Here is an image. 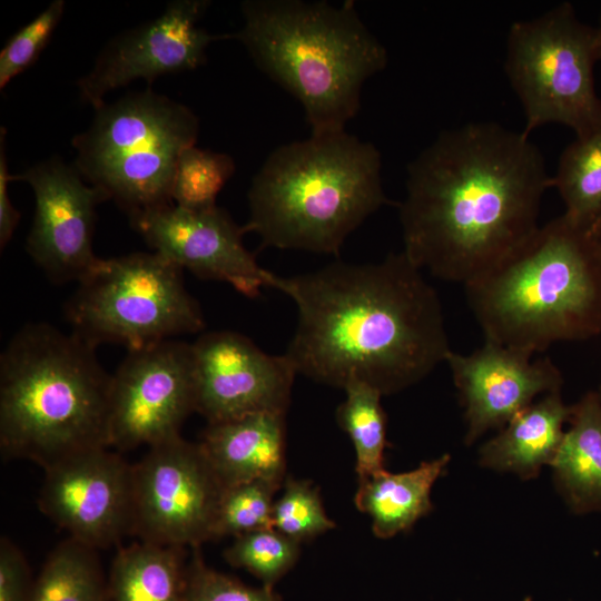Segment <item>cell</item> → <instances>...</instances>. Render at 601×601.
<instances>
[{
  "label": "cell",
  "instance_id": "obj_32",
  "mask_svg": "<svg viewBox=\"0 0 601 601\" xmlns=\"http://www.w3.org/2000/svg\"><path fill=\"white\" fill-rule=\"evenodd\" d=\"M23 553L8 538L0 541V601H29L32 590Z\"/></svg>",
  "mask_w": 601,
  "mask_h": 601
},
{
  "label": "cell",
  "instance_id": "obj_9",
  "mask_svg": "<svg viewBox=\"0 0 601 601\" xmlns=\"http://www.w3.org/2000/svg\"><path fill=\"white\" fill-rule=\"evenodd\" d=\"M597 63V29L581 21L570 2L513 22L504 70L523 108V131L529 135L540 126L561 124L583 136L601 128Z\"/></svg>",
  "mask_w": 601,
  "mask_h": 601
},
{
  "label": "cell",
  "instance_id": "obj_19",
  "mask_svg": "<svg viewBox=\"0 0 601 601\" xmlns=\"http://www.w3.org/2000/svg\"><path fill=\"white\" fill-rule=\"evenodd\" d=\"M571 413L561 391L541 396L518 413L479 451V464L521 480L535 479L551 466Z\"/></svg>",
  "mask_w": 601,
  "mask_h": 601
},
{
  "label": "cell",
  "instance_id": "obj_6",
  "mask_svg": "<svg viewBox=\"0 0 601 601\" xmlns=\"http://www.w3.org/2000/svg\"><path fill=\"white\" fill-rule=\"evenodd\" d=\"M244 233L262 247L338 255L362 223L390 204L382 156L346 131L311 135L274 149L248 190Z\"/></svg>",
  "mask_w": 601,
  "mask_h": 601
},
{
  "label": "cell",
  "instance_id": "obj_33",
  "mask_svg": "<svg viewBox=\"0 0 601 601\" xmlns=\"http://www.w3.org/2000/svg\"><path fill=\"white\" fill-rule=\"evenodd\" d=\"M6 130L1 128L0 136V246L3 248L11 239L18 223L20 213L12 205L8 185L12 181V175L9 174L6 155Z\"/></svg>",
  "mask_w": 601,
  "mask_h": 601
},
{
  "label": "cell",
  "instance_id": "obj_11",
  "mask_svg": "<svg viewBox=\"0 0 601 601\" xmlns=\"http://www.w3.org/2000/svg\"><path fill=\"white\" fill-rule=\"evenodd\" d=\"M193 412L191 344L173 338L129 351L111 375L108 445L120 453L171 440Z\"/></svg>",
  "mask_w": 601,
  "mask_h": 601
},
{
  "label": "cell",
  "instance_id": "obj_16",
  "mask_svg": "<svg viewBox=\"0 0 601 601\" xmlns=\"http://www.w3.org/2000/svg\"><path fill=\"white\" fill-rule=\"evenodd\" d=\"M129 218L154 252L199 278L227 283L250 298L272 287L275 274L259 266L243 244V226L218 206L191 210L170 204Z\"/></svg>",
  "mask_w": 601,
  "mask_h": 601
},
{
  "label": "cell",
  "instance_id": "obj_20",
  "mask_svg": "<svg viewBox=\"0 0 601 601\" xmlns=\"http://www.w3.org/2000/svg\"><path fill=\"white\" fill-rule=\"evenodd\" d=\"M568 424L550 466L555 486L572 513H601V398L597 390L571 405Z\"/></svg>",
  "mask_w": 601,
  "mask_h": 601
},
{
  "label": "cell",
  "instance_id": "obj_3",
  "mask_svg": "<svg viewBox=\"0 0 601 601\" xmlns=\"http://www.w3.org/2000/svg\"><path fill=\"white\" fill-rule=\"evenodd\" d=\"M464 287L484 341L533 356L601 334V250L563 214Z\"/></svg>",
  "mask_w": 601,
  "mask_h": 601
},
{
  "label": "cell",
  "instance_id": "obj_31",
  "mask_svg": "<svg viewBox=\"0 0 601 601\" xmlns=\"http://www.w3.org/2000/svg\"><path fill=\"white\" fill-rule=\"evenodd\" d=\"M193 549L187 563L186 601H282L274 588L249 587L228 574L208 566L200 546Z\"/></svg>",
  "mask_w": 601,
  "mask_h": 601
},
{
  "label": "cell",
  "instance_id": "obj_36",
  "mask_svg": "<svg viewBox=\"0 0 601 601\" xmlns=\"http://www.w3.org/2000/svg\"><path fill=\"white\" fill-rule=\"evenodd\" d=\"M597 391H598L599 396H600V398H601V384H600V386H599V388H598Z\"/></svg>",
  "mask_w": 601,
  "mask_h": 601
},
{
  "label": "cell",
  "instance_id": "obj_23",
  "mask_svg": "<svg viewBox=\"0 0 601 601\" xmlns=\"http://www.w3.org/2000/svg\"><path fill=\"white\" fill-rule=\"evenodd\" d=\"M97 550L68 536L49 554L29 601H109Z\"/></svg>",
  "mask_w": 601,
  "mask_h": 601
},
{
  "label": "cell",
  "instance_id": "obj_2",
  "mask_svg": "<svg viewBox=\"0 0 601 601\" xmlns=\"http://www.w3.org/2000/svg\"><path fill=\"white\" fill-rule=\"evenodd\" d=\"M272 287L296 305L285 355L297 374L343 388L361 381L383 395L407 388L452 352L436 290L406 254L368 264L333 262Z\"/></svg>",
  "mask_w": 601,
  "mask_h": 601
},
{
  "label": "cell",
  "instance_id": "obj_22",
  "mask_svg": "<svg viewBox=\"0 0 601 601\" xmlns=\"http://www.w3.org/2000/svg\"><path fill=\"white\" fill-rule=\"evenodd\" d=\"M186 548L139 541L120 548L109 578V601H186Z\"/></svg>",
  "mask_w": 601,
  "mask_h": 601
},
{
  "label": "cell",
  "instance_id": "obj_17",
  "mask_svg": "<svg viewBox=\"0 0 601 601\" xmlns=\"http://www.w3.org/2000/svg\"><path fill=\"white\" fill-rule=\"evenodd\" d=\"M464 410L466 445L487 431L501 430L543 395L559 392L561 371L549 358L490 341L470 354L451 352L445 362Z\"/></svg>",
  "mask_w": 601,
  "mask_h": 601
},
{
  "label": "cell",
  "instance_id": "obj_29",
  "mask_svg": "<svg viewBox=\"0 0 601 601\" xmlns=\"http://www.w3.org/2000/svg\"><path fill=\"white\" fill-rule=\"evenodd\" d=\"M272 526L300 544L334 529L335 522L326 514L317 487L288 476L274 502Z\"/></svg>",
  "mask_w": 601,
  "mask_h": 601
},
{
  "label": "cell",
  "instance_id": "obj_7",
  "mask_svg": "<svg viewBox=\"0 0 601 601\" xmlns=\"http://www.w3.org/2000/svg\"><path fill=\"white\" fill-rule=\"evenodd\" d=\"M90 126L72 138L73 166L106 199L129 216L173 204L177 161L194 146V111L151 88L95 109Z\"/></svg>",
  "mask_w": 601,
  "mask_h": 601
},
{
  "label": "cell",
  "instance_id": "obj_21",
  "mask_svg": "<svg viewBox=\"0 0 601 601\" xmlns=\"http://www.w3.org/2000/svg\"><path fill=\"white\" fill-rule=\"evenodd\" d=\"M449 462L450 455L443 454L407 472L391 473L384 469L358 481L354 502L370 516L373 533L390 539L428 514L433 509L432 487Z\"/></svg>",
  "mask_w": 601,
  "mask_h": 601
},
{
  "label": "cell",
  "instance_id": "obj_28",
  "mask_svg": "<svg viewBox=\"0 0 601 601\" xmlns=\"http://www.w3.org/2000/svg\"><path fill=\"white\" fill-rule=\"evenodd\" d=\"M282 485L263 480L223 489L215 516L211 541L238 536L272 526L274 495Z\"/></svg>",
  "mask_w": 601,
  "mask_h": 601
},
{
  "label": "cell",
  "instance_id": "obj_37",
  "mask_svg": "<svg viewBox=\"0 0 601 601\" xmlns=\"http://www.w3.org/2000/svg\"><path fill=\"white\" fill-rule=\"evenodd\" d=\"M522 601H532L530 597L523 599Z\"/></svg>",
  "mask_w": 601,
  "mask_h": 601
},
{
  "label": "cell",
  "instance_id": "obj_8",
  "mask_svg": "<svg viewBox=\"0 0 601 601\" xmlns=\"http://www.w3.org/2000/svg\"><path fill=\"white\" fill-rule=\"evenodd\" d=\"M181 272L156 252L99 258L67 303L71 333L93 347L135 351L201 331V308Z\"/></svg>",
  "mask_w": 601,
  "mask_h": 601
},
{
  "label": "cell",
  "instance_id": "obj_4",
  "mask_svg": "<svg viewBox=\"0 0 601 601\" xmlns=\"http://www.w3.org/2000/svg\"><path fill=\"white\" fill-rule=\"evenodd\" d=\"M240 8L244 24L231 39L302 104L311 135L345 131L363 85L388 61L354 1L246 0Z\"/></svg>",
  "mask_w": 601,
  "mask_h": 601
},
{
  "label": "cell",
  "instance_id": "obj_30",
  "mask_svg": "<svg viewBox=\"0 0 601 601\" xmlns=\"http://www.w3.org/2000/svg\"><path fill=\"white\" fill-rule=\"evenodd\" d=\"M65 7L63 0L52 1L7 41L0 52L1 89L39 58L60 22Z\"/></svg>",
  "mask_w": 601,
  "mask_h": 601
},
{
  "label": "cell",
  "instance_id": "obj_14",
  "mask_svg": "<svg viewBox=\"0 0 601 601\" xmlns=\"http://www.w3.org/2000/svg\"><path fill=\"white\" fill-rule=\"evenodd\" d=\"M191 346L196 412L208 424L259 412L286 414L297 372L285 354H267L231 331L203 334Z\"/></svg>",
  "mask_w": 601,
  "mask_h": 601
},
{
  "label": "cell",
  "instance_id": "obj_25",
  "mask_svg": "<svg viewBox=\"0 0 601 601\" xmlns=\"http://www.w3.org/2000/svg\"><path fill=\"white\" fill-rule=\"evenodd\" d=\"M346 397L336 411L339 426L349 436L356 454L358 481L384 470L386 416L383 394L368 383L348 382L343 387Z\"/></svg>",
  "mask_w": 601,
  "mask_h": 601
},
{
  "label": "cell",
  "instance_id": "obj_1",
  "mask_svg": "<svg viewBox=\"0 0 601 601\" xmlns=\"http://www.w3.org/2000/svg\"><path fill=\"white\" fill-rule=\"evenodd\" d=\"M406 171L398 204L403 252L421 270L464 286L539 228L551 187L529 135L494 121L442 131Z\"/></svg>",
  "mask_w": 601,
  "mask_h": 601
},
{
  "label": "cell",
  "instance_id": "obj_27",
  "mask_svg": "<svg viewBox=\"0 0 601 601\" xmlns=\"http://www.w3.org/2000/svg\"><path fill=\"white\" fill-rule=\"evenodd\" d=\"M224 556L230 565L247 570L263 585L274 588L296 563L299 543L268 526L235 536Z\"/></svg>",
  "mask_w": 601,
  "mask_h": 601
},
{
  "label": "cell",
  "instance_id": "obj_18",
  "mask_svg": "<svg viewBox=\"0 0 601 601\" xmlns=\"http://www.w3.org/2000/svg\"><path fill=\"white\" fill-rule=\"evenodd\" d=\"M200 447L224 487L263 480L283 485L285 414L259 412L208 424Z\"/></svg>",
  "mask_w": 601,
  "mask_h": 601
},
{
  "label": "cell",
  "instance_id": "obj_10",
  "mask_svg": "<svg viewBox=\"0 0 601 601\" xmlns=\"http://www.w3.org/2000/svg\"><path fill=\"white\" fill-rule=\"evenodd\" d=\"M131 479L130 535L180 548L211 541L224 486L199 443L179 435L148 447L132 464Z\"/></svg>",
  "mask_w": 601,
  "mask_h": 601
},
{
  "label": "cell",
  "instance_id": "obj_24",
  "mask_svg": "<svg viewBox=\"0 0 601 601\" xmlns=\"http://www.w3.org/2000/svg\"><path fill=\"white\" fill-rule=\"evenodd\" d=\"M551 187L564 204L563 215L579 226L589 229L601 216V128L564 148Z\"/></svg>",
  "mask_w": 601,
  "mask_h": 601
},
{
  "label": "cell",
  "instance_id": "obj_34",
  "mask_svg": "<svg viewBox=\"0 0 601 601\" xmlns=\"http://www.w3.org/2000/svg\"><path fill=\"white\" fill-rule=\"evenodd\" d=\"M589 230L601 250V216L592 224Z\"/></svg>",
  "mask_w": 601,
  "mask_h": 601
},
{
  "label": "cell",
  "instance_id": "obj_26",
  "mask_svg": "<svg viewBox=\"0 0 601 601\" xmlns=\"http://www.w3.org/2000/svg\"><path fill=\"white\" fill-rule=\"evenodd\" d=\"M236 169L234 159L223 152L190 146L177 161L173 188V204L191 210L217 206L216 198Z\"/></svg>",
  "mask_w": 601,
  "mask_h": 601
},
{
  "label": "cell",
  "instance_id": "obj_12",
  "mask_svg": "<svg viewBox=\"0 0 601 601\" xmlns=\"http://www.w3.org/2000/svg\"><path fill=\"white\" fill-rule=\"evenodd\" d=\"M207 0H175L154 19L112 38L91 70L77 81L80 99L93 109L109 91L136 79L151 85L157 78L194 70L206 61L207 47L228 35H211L198 27Z\"/></svg>",
  "mask_w": 601,
  "mask_h": 601
},
{
  "label": "cell",
  "instance_id": "obj_15",
  "mask_svg": "<svg viewBox=\"0 0 601 601\" xmlns=\"http://www.w3.org/2000/svg\"><path fill=\"white\" fill-rule=\"evenodd\" d=\"M33 190L36 209L26 247L56 283H79L99 260L92 249L96 208L106 197L59 157L40 161L12 181Z\"/></svg>",
  "mask_w": 601,
  "mask_h": 601
},
{
  "label": "cell",
  "instance_id": "obj_35",
  "mask_svg": "<svg viewBox=\"0 0 601 601\" xmlns=\"http://www.w3.org/2000/svg\"><path fill=\"white\" fill-rule=\"evenodd\" d=\"M597 33H598V40H599V63H601V9H600V16H599V23L595 27Z\"/></svg>",
  "mask_w": 601,
  "mask_h": 601
},
{
  "label": "cell",
  "instance_id": "obj_5",
  "mask_svg": "<svg viewBox=\"0 0 601 601\" xmlns=\"http://www.w3.org/2000/svg\"><path fill=\"white\" fill-rule=\"evenodd\" d=\"M111 375L96 347L73 333L33 323L0 357V447L45 470L108 445Z\"/></svg>",
  "mask_w": 601,
  "mask_h": 601
},
{
  "label": "cell",
  "instance_id": "obj_13",
  "mask_svg": "<svg viewBox=\"0 0 601 601\" xmlns=\"http://www.w3.org/2000/svg\"><path fill=\"white\" fill-rule=\"evenodd\" d=\"M131 467L110 447L71 455L45 470L38 506L70 538L110 548L131 533Z\"/></svg>",
  "mask_w": 601,
  "mask_h": 601
}]
</instances>
